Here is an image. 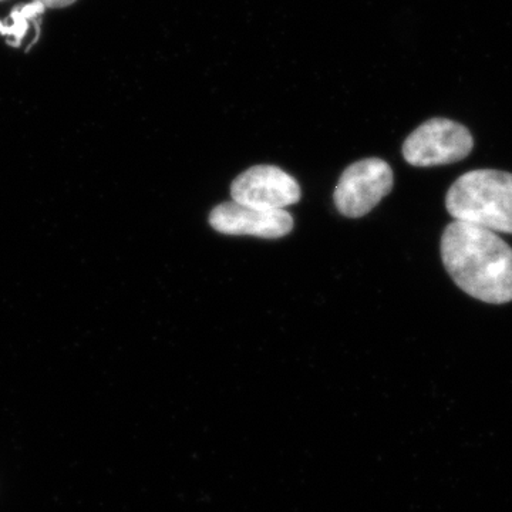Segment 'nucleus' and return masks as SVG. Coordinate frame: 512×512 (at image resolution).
Here are the masks:
<instances>
[{
  "mask_svg": "<svg viewBox=\"0 0 512 512\" xmlns=\"http://www.w3.org/2000/svg\"><path fill=\"white\" fill-rule=\"evenodd\" d=\"M474 138L463 124L448 119H431L406 138L403 157L414 167H436L458 163L470 156Z\"/></svg>",
  "mask_w": 512,
  "mask_h": 512,
  "instance_id": "3",
  "label": "nucleus"
},
{
  "mask_svg": "<svg viewBox=\"0 0 512 512\" xmlns=\"http://www.w3.org/2000/svg\"><path fill=\"white\" fill-rule=\"evenodd\" d=\"M210 225L225 235L276 239L292 231L293 218L285 210H262L229 201L222 202L211 211Z\"/></svg>",
  "mask_w": 512,
  "mask_h": 512,
  "instance_id": "6",
  "label": "nucleus"
},
{
  "mask_svg": "<svg viewBox=\"0 0 512 512\" xmlns=\"http://www.w3.org/2000/svg\"><path fill=\"white\" fill-rule=\"evenodd\" d=\"M392 167L380 158L356 161L343 171L333 194L336 208L348 218H360L393 190Z\"/></svg>",
  "mask_w": 512,
  "mask_h": 512,
  "instance_id": "4",
  "label": "nucleus"
},
{
  "mask_svg": "<svg viewBox=\"0 0 512 512\" xmlns=\"http://www.w3.org/2000/svg\"><path fill=\"white\" fill-rule=\"evenodd\" d=\"M232 201L262 210H285L301 200V187L291 174L275 165H255L235 178Z\"/></svg>",
  "mask_w": 512,
  "mask_h": 512,
  "instance_id": "5",
  "label": "nucleus"
},
{
  "mask_svg": "<svg viewBox=\"0 0 512 512\" xmlns=\"http://www.w3.org/2000/svg\"><path fill=\"white\" fill-rule=\"evenodd\" d=\"M35 2L42 3L46 6V9H63L72 6L77 0H35Z\"/></svg>",
  "mask_w": 512,
  "mask_h": 512,
  "instance_id": "8",
  "label": "nucleus"
},
{
  "mask_svg": "<svg viewBox=\"0 0 512 512\" xmlns=\"http://www.w3.org/2000/svg\"><path fill=\"white\" fill-rule=\"evenodd\" d=\"M0 2H2V0H0Z\"/></svg>",
  "mask_w": 512,
  "mask_h": 512,
  "instance_id": "9",
  "label": "nucleus"
},
{
  "mask_svg": "<svg viewBox=\"0 0 512 512\" xmlns=\"http://www.w3.org/2000/svg\"><path fill=\"white\" fill-rule=\"evenodd\" d=\"M46 12V6L33 0L29 5L16 6L9 15V19L13 20L12 25H5L0 22V35L12 37L8 40V45L19 47L22 45L23 37L29 30V20H35L37 16Z\"/></svg>",
  "mask_w": 512,
  "mask_h": 512,
  "instance_id": "7",
  "label": "nucleus"
},
{
  "mask_svg": "<svg viewBox=\"0 0 512 512\" xmlns=\"http://www.w3.org/2000/svg\"><path fill=\"white\" fill-rule=\"evenodd\" d=\"M454 221L512 234V174L474 170L461 175L446 195Z\"/></svg>",
  "mask_w": 512,
  "mask_h": 512,
  "instance_id": "2",
  "label": "nucleus"
},
{
  "mask_svg": "<svg viewBox=\"0 0 512 512\" xmlns=\"http://www.w3.org/2000/svg\"><path fill=\"white\" fill-rule=\"evenodd\" d=\"M444 268L461 291L478 301H512V248L490 229L454 221L441 238Z\"/></svg>",
  "mask_w": 512,
  "mask_h": 512,
  "instance_id": "1",
  "label": "nucleus"
}]
</instances>
